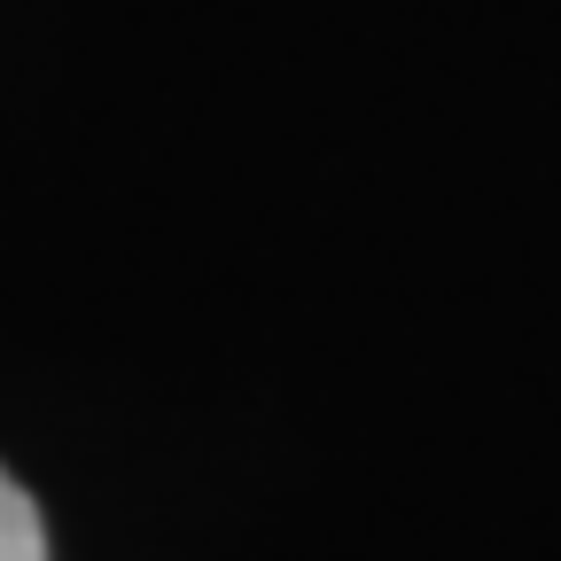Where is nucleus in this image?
I'll return each instance as SVG.
<instances>
[{"label": "nucleus", "mask_w": 561, "mask_h": 561, "mask_svg": "<svg viewBox=\"0 0 561 561\" xmlns=\"http://www.w3.org/2000/svg\"><path fill=\"white\" fill-rule=\"evenodd\" d=\"M0 561H47V523L9 468H0Z\"/></svg>", "instance_id": "1"}]
</instances>
